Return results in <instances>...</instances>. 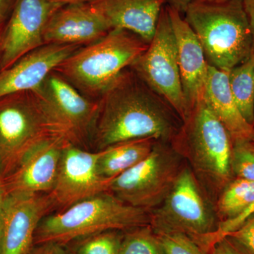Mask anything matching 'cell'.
Listing matches in <instances>:
<instances>
[{
	"label": "cell",
	"instance_id": "obj_16",
	"mask_svg": "<svg viewBox=\"0 0 254 254\" xmlns=\"http://www.w3.org/2000/svg\"><path fill=\"white\" fill-rule=\"evenodd\" d=\"M168 9L176 38L182 89L190 115L195 105L204 96L208 63L196 35L185 17L168 5Z\"/></svg>",
	"mask_w": 254,
	"mask_h": 254
},
{
	"label": "cell",
	"instance_id": "obj_8",
	"mask_svg": "<svg viewBox=\"0 0 254 254\" xmlns=\"http://www.w3.org/2000/svg\"><path fill=\"white\" fill-rule=\"evenodd\" d=\"M185 160L171 143L156 141L144 160L110 180L108 192L127 204L150 211L170 193Z\"/></svg>",
	"mask_w": 254,
	"mask_h": 254
},
{
	"label": "cell",
	"instance_id": "obj_7",
	"mask_svg": "<svg viewBox=\"0 0 254 254\" xmlns=\"http://www.w3.org/2000/svg\"><path fill=\"white\" fill-rule=\"evenodd\" d=\"M155 232L185 234L198 243L218 228L215 206L186 163L163 203L150 210Z\"/></svg>",
	"mask_w": 254,
	"mask_h": 254
},
{
	"label": "cell",
	"instance_id": "obj_35",
	"mask_svg": "<svg viewBox=\"0 0 254 254\" xmlns=\"http://www.w3.org/2000/svg\"><path fill=\"white\" fill-rule=\"evenodd\" d=\"M53 2L61 4H72V3L88 2L90 0H50Z\"/></svg>",
	"mask_w": 254,
	"mask_h": 254
},
{
	"label": "cell",
	"instance_id": "obj_10",
	"mask_svg": "<svg viewBox=\"0 0 254 254\" xmlns=\"http://www.w3.org/2000/svg\"><path fill=\"white\" fill-rule=\"evenodd\" d=\"M48 135L51 134L33 92L0 98V181Z\"/></svg>",
	"mask_w": 254,
	"mask_h": 254
},
{
	"label": "cell",
	"instance_id": "obj_3",
	"mask_svg": "<svg viewBox=\"0 0 254 254\" xmlns=\"http://www.w3.org/2000/svg\"><path fill=\"white\" fill-rule=\"evenodd\" d=\"M150 224V211L131 206L110 192H104L46 215L37 228L34 245L53 242L67 245L100 232H126Z\"/></svg>",
	"mask_w": 254,
	"mask_h": 254
},
{
	"label": "cell",
	"instance_id": "obj_11",
	"mask_svg": "<svg viewBox=\"0 0 254 254\" xmlns=\"http://www.w3.org/2000/svg\"><path fill=\"white\" fill-rule=\"evenodd\" d=\"M100 153V150L90 152L77 145H65L54 186L48 193L54 208L63 210L108 191L110 180L100 176L98 171Z\"/></svg>",
	"mask_w": 254,
	"mask_h": 254
},
{
	"label": "cell",
	"instance_id": "obj_17",
	"mask_svg": "<svg viewBox=\"0 0 254 254\" xmlns=\"http://www.w3.org/2000/svg\"><path fill=\"white\" fill-rule=\"evenodd\" d=\"M111 29L104 18L88 2L64 4L48 20L44 45L90 44Z\"/></svg>",
	"mask_w": 254,
	"mask_h": 254
},
{
	"label": "cell",
	"instance_id": "obj_29",
	"mask_svg": "<svg viewBox=\"0 0 254 254\" xmlns=\"http://www.w3.org/2000/svg\"><path fill=\"white\" fill-rule=\"evenodd\" d=\"M205 254H251L237 241L227 236L215 244Z\"/></svg>",
	"mask_w": 254,
	"mask_h": 254
},
{
	"label": "cell",
	"instance_id": "obj_37",
	"mask_svg": "<svg viewBox=\"0 0 254 254\" xmlns=\"http://www.w3.org/2000/svg\"><path fill=\"white\" fill-rule=\"evenodd\" d=\"M4 22H2V21H0V36H1V32L3 31V28H4Z\"/></svg>",
	"mask_w": 254,
	"mask_h": 254
},
{
	"label": "cell",
	"instance_id": "obj_2",
	"mask_svg": "<svg viewBox=\"0 0 254 254\" xmlns=\"http://www.w3.org/2000/svg\"><path fill=\"white\" fill-rule=\"evenodd\" d=\"M171 144L186 160L215 206L219 195L234 178L232 141L204 98L195 105Z\"/></svg>",
	"mask_w": 254,
	"mask_h": 254
},
{
	"label": "cell",
	"instance_id": "obj_9",
	"mask_svg": "<svg viewBox=\"0 0 254 254\" xmlns=\"http://www.w3.org/2000/svg\"><path fill=\"white\" fill-rule=\"evenodd\" d=\"M130 68L145 84L166 100L181 119L188 118L179 68L176 38L168 5L160 12L154 36Z\"/></svg>",
	"mask_w": 254,
	"mask_h": 254
},
{
	"label": "cell",
	"instance_id": "obj_31",
	"mask_svg": "<svg viewBox=\"0 0 254 254\" xmlns=\"http://www.w3.org/2000/svg\"><path fill=\"white\" fill-rule=\"evenodd\" d=\"M16 0H0V21H7L14 9Z\"/></svg>",
	"mask_w": 254,
	"mask_h": 254
},
{
	"label": "cell",
	"instance_id": "obj_1",
	"mask_svg": "<svg viewBox=\"0 0 254 254\" xmlns=\"http://www.w3.org/2000/svg\"><path fill=\"white\" fill-rule=\"evenodd\" d=\"M182 123L166 100L126 68L102 95L93 136L98 150L140 138L171 143Z\"/></svg>",
	"mask_w": 254,
	"mask_h": 254
},
{
	"label": "cell",
	"instance_id": "obj_6",
	"mask_svg": "<svg viewBox=\"0 0 254 254\" xmlns=\"http://www.w3.org/2000/svg\"><path fill=\"white\" fill-rule=\"evenodd\" d=\"M33 92L53 136L81 147L93 136L100 101H91L63 76L53 71Z\"/></svg>",
	"mask_w": 254,
	"mask_h": 254
},
{
	"label": "cell",
	"instance_id": "obj_32",
	"mask_svg": "<svg viewBox=\"0 0 254 254\" xmlns=\"http://www.w3.org/2000/svg\"><path fill=\"white\" fill-rule=\"evenodd\" d=\"M243 4L252 31L254 52V0H243Z\"/></svg>",
	"mask_w": 254,
	"mask_h": 254
},
{
	"label": "cell",
	"instance_id": "obj_23",
	"mask_svg": "<svg viewBox=\"0 0 254 254\" xmlns=\"http://www.w3.org/2000/svg\"><path fill=\"white\" fill-rule=\"evenodd\" d=\"M123 231L109 230L73 241L71 254H120Z\"/></svg>",
	"mask_w": 254,
	"mask_h": 254
},
{
	"label": "cell",
	"instance_id": "obj_34",
	"mask_svg": "<svg viewBox=\"0 0 254 254\" xmlns=\"http://www.w3.org/2000/svg\"><path fill=\"white\" fill-rule=\"evenodd\" d=\"M5 193L0 183V245H1V232H2L3 219H4Z\"/></svg>",
	"mask_w": 254,
	"mask_h": 254
},
{
	"label": "cell",
	"instance_id": "obj_24",
	"mask_svg": "<svg viewBox=\"0 0 254 254\" xmlns=\"http://www.w3.org/2000/svg\"><path fill=\"white\" fill-rule=\"evenodd\" d=\"M120 254H166L156 233L150 225H148L125 232Z\"/></svg>",
	"mask_w": 254,
	"mask_h": 254
},
{
	"label": "cell",
	"instance_id": "obj_25",
	"mask_svg": "<svg viewBox=\"0 0 254 254\" xmlns=\"http://www.w3.org/2000/svg\"><path fill=\"white\" fill-rule=\"evenodd\" d=\"M231 170L234 177L254 182V141L232 140Z\"/></svg>",
	"mask_w": 254,
	"mask_h": 254
},
{
	"label": "cell",
	"instance_id": "obj_19",
	"mask_svg": "<svg viewBox=\"0 0 254 254\" xmlns=\"http://www.w3.org/2000/svg\"><path fill=\"white\" fill-rule=\"evenodd\" d=\"M228 73L208 64L204 99L230 133L232 140L254 141V126L241 113L229 85Z\"/></svg>",
	"mask_w": 254,
	"mask_h": 254
},
{
	"label": "cell",
	"instance_id": "obj_12",
	"mask_svg": "<svg viewBox=\"0 0 254 254\" xmlns=\"http://www.w3.org/2000/svg\"><path fill=\"white\" fill-rule=\"evenodd\" d=\"M62 6L50 0H16L0 36V71L44 45L47 23Z\"/></svg>",
	"mask_w": 254,
	"mask_h": 254
},
{
	"label": "cell",
	"instance_id": "obj_33",
	"mask_svg": "<svg viewBox=\"0 0 254 254\" xmlns=\"http://www.w3.org/2000/svg\"><path fill=\"white\" fill-rule=\"evenodd\" d=\"M167 4L177 10L181 14H185L189 6L193 0H165Z\"/></svg>",
	"mask_w": 254,
	"mask_h": 254
},
{
	"label": "cell",
	"instance_id": "obj_26",
	"mask_svg": "<svg viewBox=\"0 0 254 254\" xmlns=\"http://www.w3.org/2000/svg\"><path fill=\"white\" fill-rule=\"evenodd\" d=\"M155 232L166 254H205L194 241L185 234L176 232Z\"/></svg>",
	"mask_w": 254,
	"mask_h": 254
},
{
	"label": "cell",
	"instance_id": "obj_4",
	"mask_svg": "<svg viewBox=\"0 0 254 254\" xmlns=\"http://www.w3.org/2000/svg\"><path fill=\"white\" fill-rule=\"evenodd\" d=\"M185 14L210 66L229 72L253 53L252 31L243 0H193Z\"/></svg>",
	"mask_w": 254,
	"mask_h": 254
},
{
	"label": "cell",
	"instance_id": "obj_15",
	"mask_svg": "<svg viewBox=\"0 0 254 254\" xmlns=\"http://www.w3.org/2000/svg\"><path fill=\"white\" fill-rule=\"evenodd\" d=\"M78 45H43L0 71V98L33 91L64 60L79 49Z\"/></svg>",
	"mask_w": 254,
	"mask_h": 254
},
{
	"label": "cell",
	"instance_id": "obj_28",
	"mask_svg": "<svg viewBox=\"0 0 254 254\" xmlns=\"http://www.w3.org/2000/svg\"><path fill=\"white\" fill-rule=\"evenodd\" d=\"M227 236L237 241L251 254H254V214Z\"/></svg>",
	"mask_w": 254,
	"mask_h": 254
},
{
	"label": "cell",
	"instance_id": "obj_21",
	"mask_svg": "<svg viewBox=\"0 0 254 254\" xmlns=\"http://www.w3.org/2000/svg\"><path fill=\"white\" fill-rule=\"evenodd\" d=\"M234 99L245 120L254 126V52L228 73Z\"/></svg>",
	"mask_w": 254,
	"mask_h": 254
},
{
	"label": "cell",
	"instance_id": "obj_27",
	"mask_svg": "<svg viewBox=\"0 0 254 254\" xmlns=\"http://www.w3.org/2000/svg\"><path fill=\"white\" fill-rule=\"evenodd\" d=\"M254 214V201L248 208L246 209L243 213L240 214L236 218L219 222L217 230L211 235H208V237H205L200 241L198 244L200 248L206 253L216 242L227 236L231 232L237 230L247 219Z\"/></svg>",
	"mask_w": 254,
	"mask_h": 254
},
{
	"label": "cell",
	"instance_id": "obj_30",
	"mask_svg": "<svg viewBox=\"0 0 254 254\" xmlns=\"http://www.w3.org/2000/svg\"><path fill=\"white\" fill-rule=\"evenodd\" d=\"M28 254H71L66 245L47 242L33 245Z\"/></svg>",
	"mask_w": 254,
	"mask_h": 254
},
{
	"label": "cell",
	"instance_id": "obj_14",
	"mask_svg": "<svg viewBox=\"0 0 254 254\" xmlns=\"http://www.w3.org/2000/svg\"><path fill=\"white\" fill-rule=\"evenodd\" d=\"M53 208L48 193L5 195L0 254H28L38 225Z\"/></svg>",
	"mask_w": 254,
	"mask_h": 254
},
{
	"label": "cell",
	"instance_id": "obj_13",
	"mask_svg": "<svg viewBox=\"0 0 254 254\" xmlns=\"http://www.w3.org/2000/svg\"><path fill=\"white\" fill-rule=\"evenodd\" d=\"M66 144L53 135L40 140L0 181L5 195L49 193L54 186L62 153Z\"/></svg>",
	"mask_w": 254,
	"mask_h": 254
},
{
	"label": "cell",
	"instance_id": "obj_20",
	"mask_svg": "<svg viewBox=\"0 0 254 254\" xmlns=\"http://www.w3.org/2000/svg\"><path fill=\"white\" fill-rule=\"evenodd\" d=\"M153 138L130 140L101 150L98 161L100 176L111 180L144 160L156 143Z\"/></svg>",
	"mask_w": 254,
	"mask_h": 254
},
{
	"label": "cell",
	"instance_id": "obj_22",
	"mask_svg": "<svg viewBox=\"0 0 254 254\" xmlns=\"http://www.w3.org/2000/svg\"><path fill=\"white\" fill-rule=\"evenodd\" d=\"M254 201V182L234 177L215 202V210L219 221L236 218Z\"/></svg>",
	"mask_w": 254,
	"mask_h": 254
},
{
	"label": "cell",
	"instance_id": "obj_5",
	"mask_svg": "<svg viewBox=\"0 0 254 254\" xmlns=\"http://www.w3.org/2000/svg\"><path fill=\"white\" fill-rule=\"evenodd\" d=\"M148 46L134 33L113 28L100 39L76 50L54 71L76 89L102 96Z\"/></svg>",
	"mask_w": 254,
	"mask_h": 254
},
{
	"label": "cell",
	"instance_id": "obj_36",
	"mask_svg": "<svg viewBox=\"0 0 254 254\" xmlns=\"http://www.w3.org/2000/svg\"><path fill=\"white\" fill-rule=\"evenodd\" d=\"M197 1H203V2H224L230 0H197Z\"/></svg>",
	"mask_w": 254,
	"mask_h": 254
},
{
	"label": "cell",
	"instance_id": "obj_18",
	"mask_svg": "<svg viewBox=\"0 0 254 254\" xmlns=\"http://www.w3.org/2000/svg\"><path fill=\"white\" fill-rule=\"evenodd\" d=\"M111 29L131 32L149 44L165 0H90L88 1Z\"/></svg>",
	"mask_w": 254,
	"mask_h": 254
}]
</instances>
